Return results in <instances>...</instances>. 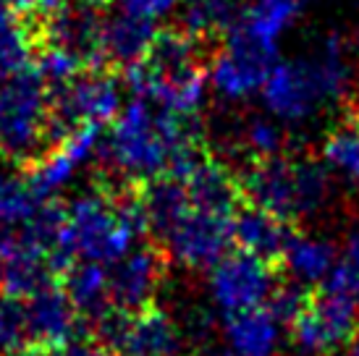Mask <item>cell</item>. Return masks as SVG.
Returning <instances> with one entry per match:
<instances>
[{
  "instance_id": "19",
  "label": "cell",
  "mask_w": 359,
  "mask_h": 356,
  "mask_svg": "<svg viewBox=\"0 0 359 356\" xmlns=\"http://www.w3.org/2000/svg\"><path fill=\"white\" fill-rule=\"evenodd\" d=\"M241 0H187L181 11V27L200 42L229 37L244 16Z\"/></svg>"
},
{
  "instance_id": "20",
  "label": "cell",
  "mask_w": 359,
  "mask_h": 356,
  "mask_svg": "<svg viewBox=\"0 0 359 356\" xmlns=\"http://www.w3.org/2000/svg\"><path fill=\"white\" fill-rule=\"evenodd\" d=\"M278 320L268 309L231 315L226 322L233 356H270L278 346Z\"/></svg>"
},
{
  "instance_id": "18",
  "label": "cell",
  "mask_w": 359,
  "mask_h": 356,
  "mask_svg": "<svg viewBox=\"0 0 359 356\" xmlns=\"http://www.w3.org/2000/svg\"><path fill=\"white\" fill-rule=\"evenodd\" d=\"M63 291L69 294L71 304L87 320H100L113 307L110 299V278L108 267L97 262H74L63 273Z\"/></svg>"
},
{
  "instance_id": "35",
  "label": "cell",
  "mask_w": 359,
  "mask_h": 356,
  "mask_svg": "<svg viewBox=\"0 0 359 356\" xmlns=\"http://www.w3.org/2000/svg\"><path fill=\"white\" fill-rule=\"evenodd\" d=\"M339 356H359V336L354 338L351 343H346V346H344V351H341Z\"/></svg>"
},
{
  "instance_id": "31",
  "label": "cell",
  "mask_w": 359,
  "mask_h": 356,
  "mask_svg": "<svg viewBox=\"0 0 359 356\" xmlns=\"http://www.w3.org/2000/svg\"><path fill=\"white\" fill-rule=\"evenodd\" d=\"M8 356H87V341H74L69 346H37V343H29V346L19 348Z\"/></svg>"
},
{
  "instance_id": "14",
  "label": "cell",
  "mask_w": 359,
  "mask_h": 356,
  "mask_svg": "<svg viewBox=\"0 0 359 356\" xmlns=\"http://www.w3.org/2000/svg\"><path fill=\"white\" fill-rule=\"evenodd\" d=\"M184 186H187L191 207L210 215L236 218V212L247 205L241 194L239 176L226 163L212 160L210 155L184 178Z\"/></svg>"
},
{
  "instance_id": "12",
  "label": "cell",
  "mask_w": 359,
  "mask_h": 356,
  "mask_svg": "<svg viewBox=\"0 0 359 356\" xmlns=\"http://www.w3.org/2000/svg\"><path fill=\"white\" fill-rule=\"evenodd\" d=\"M0 262H3V296L27 301L37 291L53 286V278L58 275L53 270L50 259L13 233H0Z\"/></svg>"
},
{
  "instance_id": "33",
  "label": "cell",
  "mask_w": 359,
  "mask_h": 356,
  "mask_svg": "<svg viewBox=\"0 0 359 356\" xmlns=\"http://www.w3.org/2000/svg\"><path fill=\"white\" fill-rule=\"evenodd\" d=\"M40 0H0V6L11 8L13 13H34Z\"/></svg>"
},
{
  "instance_id": "32",
  "label": "cell",
  "mask_w": 359,
  "mask_h": 356,
  "mask_svg": "<svg viewBox=\"0 0 359 356\" xmlns=\"http://www.w3.org/2000/svg\"><path fill=\"white\" fill-rule=\"evenodd\" d=\"M71 3H74V0H40V3H37V13H40L42 19H48L53 13L63 11L66 6H71Z\"/></svg>"
},
{
  "instance_id": "17",
  "label": "cell",
  "mask_w": 359,
  "mask_h": 356,
  "mask_svg": "<svg viewBox=\"0 0 359 356\" xmlns=\"http://www.w3.org/2000/svg\"><path fill=\"white\" fill-rule=\"evenodd\" d=\"M142 207H144V215H147V228H150V236L155 241H163V238L170 233V228L176 226L189 205V194H187V186L184 181L173 176H163L158 181H150L144 184L140 191Z\"/></svg>"
},
{
  "instance_id": "2",
  "label": "cell",
  "mask_w": 359,
  "mask_h": 356,
  "mask_svg": "<svg viewBox=\"0 0 359 356\" xmlns=\"http://www.w3.org/2000/svg\"><path fill=\"white\" fill-rule=\"evenodd\" d=\"M147 228L140 191H92L81 194L66 210L63 247L74 262L116 265L137 247Z\"/></svg>"
},
{
  "instance_id": "1",
  "label": "cell",
  "mask_w": 359,
  "mask_h": 356,
  "mask_svg": "<svg viewBox=\"0 0 359 356\" xmlns=\"http://www.w3.org/2000/svg\"><path fill=\"white\" fill-rule=\"evenodd\" d=\"M191 147H200L197 116H179L134 97L113 121L100 155L126 186H144L168 176L176 158Z\"/></svg>"
},
{
  "instance_id": "29",
  "label": "cell",
  "mask_w": 359,
  "mask_h": 356,
  "mask_svg": "<svg viewBox=\"0 0 359 356\" xmlns=\"http://www.w3.org/2000/svg\"><path fill=\"white\" fill-rule=\"evenodd\" d=\"M113 3L118 6L121 13H129V16H137V19L144 21H155L170 13L181 0H113Z\"/></svg>"
},
{
  "instance_id": "26",
  "label": "cell",
  "mask_w": 359,
  "mask_h": 356,
  "mask_svg": "<svg viewBox=\"0 0 359 356\" xmlns=\"http://www.w3.org/2000/svg\"><path fill=\"white\" fill-rule=\"evenodd\" d=\"M29 346V327H27V309L21 299L0 296V354H13Z\"/></svg>"
},
{
  "instance_id": "6",
  "label": "cell",
  "mask_w": 359,
  "mask_h": 356,
  "mask_svg": "<svg viewBox=\"0 0 359 356\" xmlns=\"http://www.w3.org/2000/svg\"><path fill=\"white\" fill-rule=\"evenodd\" d=\"M280 280H283L280 270L236 249L212 267L210 291L215 304L231 317L252 309H265Z\"/></svg>"
},
{
  "instance_id": "25",
  "label": "cell",
  "mask_w": 359,
  "mask_h": 356,
  "mask_svg": "<svg viewBox=\"0 0 359 356\" xmlns=\"http://www.w3.org/2000/svg\"><path fill=\"white\" fill-rule=\"evenodd\" d=\"M323 158L328 165L346 173L351 178H359V123L349 118L344 126L330 131L323 144Z\"/></svg>"
},
{
  "instance_id": "23",
  "label": "cell",
  "mask_w": 359,
  "mask_h": 356,
  "mask_svg": "<svg viewBox=\"0 0 359 356\" xmlns=\"http://www.w3.org/2000/svg\"><path fill=\"white\" fill-rule=\"evenodd\" d=\"M42 202L29 186V178L21 176L16 165H0V233L27 226Z\"/></svg>"
},
{
  "instance_id": "8",
  "label": "cell",
  "mask_w": 359,
  "mask_h": 356,
  "mask_svg": "<svg viewBox=\"0 0 359 356\" xmlns=\"http://www.w3.org/2000/svg\"><path fill=\"white\" fill-rule=\"evenodd\" d=\"M276 69V50H268L244 37L241 32H231L223 48L212 53L208 76L215 92L229 100H241L265 87L270 71Z\"/></svg>"
},
{
  "instance_id": "21",
  "label": "cell",
  "mask_w": 359,
  "mask_h": 356,
  "mask_svg": "<svg viewBox=\"0 0 359 356\" xmlns=\"http://www.w3.org/2000/svg\"><path fill=\"white\" fill-rule=\"evenodd\" d=\"M299 13V0H255L244 11L236 32L262 48L276 50V42Z\"/></svg>"
},
{
  "instance_id": "10",
  "label": "cell",
  "mask_w": 359,
  "mask_h": 356,
  "mask_svg": "<svg viewBox=\"0 0 359 356\" xmlns=\"http://www.w3.org/2000/svg\"><path fill=\"white\" fill-rule=\"evenodd\" d=\"M100 126H81L79 131H74L66 142H60L58 147L50 149L37 165L29 168L27 178H29L32 191L42 202H53V197L60 189L69 186L71 178L76 176V170L95 152H100Z\"/></svg>"
},
{
  "instance_id": "27",
  "label": "cell",
  "mask_w": 359,
  "mask_h": 356,
  "mask_svg": "<svg viewBox=\"0 0 359 356\" xmlns=\"http://www.w3.org/2000/svg\"><path fill=\"white\" fill-rule=\"evenodd\" d=\"M34 71L40 74L42 79L48 81V87H63L79 76L84 71V63H81L76 55H71L69 50L53 48V45H42V50L37 53V63H34Z\"/></svg>"
},
{
  "instance_id": "15",
  "label": "cell",
  "mask_w": 359,
  "mask_h": 356,
  "mask_svg": "<svg viewBox=\"0 0 359 356\" xmlns=\"http://www.w3.org/2000/svg\"><path fill=\"white\" fill-rule=\"evenodd\" d=\"M113 351L118 356H179L181 330L158 307L131 312Z\"/></svg>"
},
{
  "instance_id": "34",
  "label": "cell",
  "mask_w": 359,
  "mask_h": 356,
  "mask_svg": "<svg viewBox=\"0 0 359 356\" xmlns=\"http://www.w3.org/2000/svg\"><path fill=\"white\" fill-rule=\"evenodd\" d=\"M346 262L359 265V226L351 231L349 241H346Z\"/></svg>"
},
{
  "instance_id": "22",
  "label": "cell",
  "mask_w": 359,
  "mask_h": 356,
  "mask_svg": "<svg viewBox=\"0 0 359 356\" xmlns=\"http://www.w3.org/2000/svg\"><path fill=\"white\" fill-rule=\"evenodd\" d=\"M37 32L32 19H19V13L0 6V84L29 69V58L37 45Z\"/></svg>"
},
{
  "instance_id": "7",
  "label": "cell",
  "mask_w": 359,
  "mask_h": 356,
  "mask_svg": "<svg viewBox=\"0 0 359 356\" xmlns=\"http://www.w3.org/2000/svg\"><path fill=\"white\" fill-rule=\"evenodd\" d=\"M160 247L165 257L189 270H212L233 247V218L189 207Z\"/></svg>"
},
{
  "instance_id": "13",
  "label": "cell",
  "mask_w": 359,
  "mask_h": 356,
  "mask_svg": "<svg viewBox=\"0 0 359 356\" xmlns=\"http://www.w3.org/2000/svg\"><path fill=\"white\" fill-rule=\"evenodd\" d=\"M297 236L294 226L278 220L265 210L244 205L233 218V244L239 252L262 259L265 265L283 273V257L291 238Z\"/></svg>"
},
{
  "instance_id": "28",
  "label": "cell",
  "mask_w": 359,
  "mask_h": 356,
  "mask_svg": "<svg viewBox=\"0 0 359 356\" xmlns=\"http://www.w3.org/2000/svg\"><path fill=\"white\" fill-rule=\"evenodd\" d=\"M283 131L270 123L265 118H255L250 121L247 126V134H244V147L250 149L252 160H268V158H280L283 155Z\"/></svg>"
},
{
  "instance_id": "16",
  "label": "cell",
  "mask_w": 359,
  "mask_h": 356,
  "mask_svg": "<svg viewBox=\"0 0 359 356\" xmlns=\"http://www.w3.org/2000/svg\"><path fill=\"white\" fill-rule=\"evenodd\" d=\"M158 37L155 24L129 13H116L105 19L102 27V42H100V55H102V69H123L129 71L140 66L147 58L152 42Z\"/></svg>"
},
{
  "instance_id": "5",
  "label": "cell",
  "mask_w": 359,
  "mask_h": 356,
  "mask_svg": "<svg viewBox=\"0 0 359 356\" xmlns=\"http://www.w3.org/2000/svg\"><path fill=\"white\" fill-rule=\"evenodd\" d=\"M291 336L307 354L339 356L359 336V307L344 294L315 288L307 309L291 325Z\"/></svg>"
},
{
  "instance_id": "4",
  "label": "cell",
  "mask_w": 359,
  "mask_h": 356,
  "mask_svg": "<svg viewBox=\"0 0 359 356\" xmlns=\"http://www.w3.org/2000/svg\"><path fill=\"white\" fill-rule=\"evenodd\" d=\"M50 149V87L32 66L0 84V155L32 168Z\"/></svg>"
},
{
  "instance_id": "36",
  "label": "cell",
  "mask_w": 359,
  "mask_h": 356,
  "mask_svg": "<svg viewBox=\"0 0 359 356\" xmlns=\"http://www.w3.org/2000/svg\"><path fill=\"white\" fill-rule=\"evenodd\" d=\"M197 356H233V354H220V351H202Z\"/></svg>"
},
{
  "instance_id": "9",
  "label": "cell",
  "mask_w": 359,
  "mask_h": 356,
  "mask_svg": "<svg viewBox=\"0 0 359 356\" xmlns=\"http://www.w3.org/2000/svg\"><path fill=\"white\" fill-rule=\"evenodd\" d=\"M165 252L155 244L134 247L123 259L108 267L113 307L123 312H142L152 307L160 283L165 278Z\"/></svg>"
},
{
  "instance_id": "24",
  "label": "cell",
  "mask_w": 359,
  "mask_h": 356,
  "mask_svg": "<svg viewBox=\"0 0 359 356\" xmlns=\"http://www.w3.org/2000/svg\"><path fill=\"white\" fill-rule=\"evenodd\" d=\"M333 267H336V252L330 244L318 241V238H307L302 233L291 238L286 257H283V273L289 270L294 280H299V283L328 280Z\"/></svg>"
},
{
  "instance_id": "30",
  "label": "cell",
  "mask_w": 359,
  "mask_h": 356,
  "mask_svg": "<svg viewBox=\"0 0 359 356\" xmlns=\"http://www.w3.org/2000/svg\"><path fill=\"white\" fill-rule=\"evenodd\" d=\"M325 288L336 291V294H344L349 296L354 304L359 307V265H351V262H341V265L333 267V273L325 280Z\"/></svg>"
},
{
  "instance_id": "37",
  "label": "cell",
  "mask_w": 359,
  "mask_h": 356,
  "mask_svg": "<svg viewBox=\"0 0 359 356\" xmlns=\"http://www.w3.org/2000/svg\"><path fill=\"white\" fill-rule=\"evenodd\" d=\"M0 288H3V262H0Z\"/></svg>"
},
{
  "instance_id": "11",
  "label": "cell",
  "mask_w": 359,
  "mask_h": 356,
  "mask_svg": "<svg viewBox=\"0 0 359 356\" xmlns=\"http://www.w3.org/2000/svg\"><path fill=\"white\" fill-rule=\"evenodd\" d=\"M29 343L37 346H69L79 338L81 315L71 304L63 286H48L24 301Z\"/></svg>"
},
{
  "instance_id": "3",
  "label": "cell",
  "mask_w": 359,
  "mask_h": 356,
  "mask_svg": "<svg viewBox=\"0 0 359 356\" xmlns=\"http://www.w3.org/2000/svg\"><path fill=\"white\" fill-rule=\"evenodd\" d=\"M244 202L276 215L297 228V223L323 207L328 197V173L318 163L291 160L286 155L252 160L236 173Z\"/></svg>"
}]
</instances>
